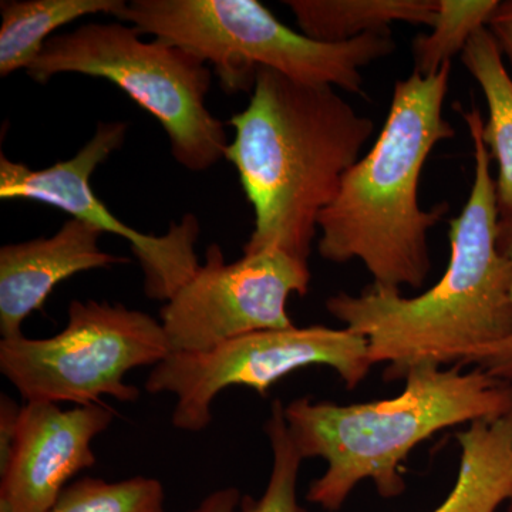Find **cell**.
Segmentation results:
<instances>
[{"mask_svg": "<svg viewBox=\"0 0 512 512\" xmlns=\"http://www.w3.org/2000/svg\"><path fill=\"white\" fill-rule=\"evenodd\" d=\"M127 126L121 121L99 123L94 136L70 160L32 170L0 156V198L43 202L59 208L76 220L87 222L101 232L130 242L144 274L148 298L167 302L195 275L201 264L194 247L200 235V222L187 214L173 222L165 235L141 234L117 220L96 197L90 178L123 146Z\"/></svg>", "mask_w": 512, "mask_h": 512, "instance_id": "10", "label": "cell"}, {"mask_svg": "<svg viewBox=\"0 0 512 512\" xmlns=\"http://www.w3.org/2000/svg\"><path fill=\"white\" fill-rule=\"evenodd\" d=\"M474 148V181L458 217L450 221V259L429 291L367 286L360 295L340 292L326 309L346 329L365 336L373 366L387 365L384 379H404L419 366L474 367L512 336V264L498 248L497 198L491 156L473 104L461 110Z\"/></svg>", "mask_w": 512, "mask_h": 512, "instance_id": "1", "label": "cell"}, {"mask_svg": "<svg viewBox=\"0 0 512 512\" xmlns=\"http://www.w3.org/2000/svg\"><path fill=\"white\" fill-rule=\"evenodd\" d=\"M124 0H6L0 3V76L28 70L55 30L84 16L119 15Z\"/></svg>", "mask_w": 512, "mask_h": 512, "instance_id": "16", "label": "cell"}, {"mask_svg": "<svg viewBox=\"0 0 512 512\" xmlns=\"http://www.w3.org/2000/svg\"><path fill=\"white\" fill-rule=\"evenodd\" d=\"M419 366L403 392L379 402L336 404L299 397L286 404L285 420L303 460L326 461L323 476L309 485L306 500L339 511L362 481H373L383 498L406 490L404 461L440 431L511 412L512 384L480 367L463 372Z\"/></svg>", "mask_w": 512, "mask_h": 512, "instance_id": "4", "label": "cell"}, {"mask_svg": "<svg viewBox=\"0 0 512 512\" xmlns=\"http://www.w3.org/2000/svg\"><path fill=\"white\" fill-rule=\"evenodd\" d=\"M141 36L134 26L89 23L50 37L26 73L42 84L67 73L109 80L160 121L178 164L214 167L229 143L224 123L205 104L210 67L181 47Z\"/></svg>", "mask_w": 512, "mask_h": 512, "instance_id": "6", "label": "cell"}, {"mask_svg": "<svg viewBox=\"0 0 512 512\" xmlns=\"http://www.w3.org/2000/svg\"><path fill=\"white\" fill-rule=\"evenodd\" d=\"M456 440V484L433 512H497L504 504L512 511V410L468 424Z\"/></svg>", "mask_w": 512, "mask_h": 512, "instance_id": "13", "label": "cell"}, {"mask_svg": "<svg viewBox=\"0 0 512 512\" xmlns=\"http://www.w3.org/2000/svg\"><path fill=\"white\" fill-rule=\"evenodd\" d=\"M228 124L235 137L225 158L255 212L244 255L274 248L308 262L320 214L360 160L375 123L335 87L259 67L248 106Z\"/></svg>", "mask_w": 512, "mask_h": 512, "instance_id": "2", "label": "cell"}, {"mask_svg": "<svg viewBox=\"0 0 512 512\" xmlns=\"http://www.w3.org/2000/svg\"><path fill=\"white\" fill-rule=\"evenodd\" d=\"M498 248L512 264V225L500 224ZM474 367H480L504 382L512 384V336L491 350Z\"/></svg>", "mask_w": 512, "mask_h": 512, "instance_id": "20", "label": "cell"}, {"mask_svg": "<svg viewBox=\"0 0 512 512\" xmlns=\"http://www.w3.org/2000/svg\"><path fill=\"white\" fill-rule=\"evenodd\" d=\"M20 412L19 406L12 397L2 394L0 396V467L8 461L16 431H18Z\"/></svg>", "mask_w": 512, "mask_h": 512, "instance_id": "21", "label": "cell"}, {"mask_svg": "<svg viewBox=\"0 0 512 512\" xmlns=\"http://www.w3.org/2000/svg\"><path fill=\"white\" fill-rule=\"evenodd\" d=\"M309 366L335 370L355 389L373 367L369 343L352 330L323 325L262 330L201 353H171L153 367L146 392L175 397V429L200 433L212 421L215 399L229 387H249L266 396L284 377Z\"/></svg>", "mask_w": 512, "mask_h": 512, "instance_id": "8", "label": "cell"}, {"mask_svg": "<svg viewBox=\"0 0 512 512\" xmlns=\"http://www.w3.org/2000/svg\"><path fill=\"white\" fill-rule=\"evenodd\" d=\"M311 285L308 262L281 249H264L225 262L212 244L205 264L160 311L173 353H201L262 330L293 328L289 296H305Z\"/></svg>", "mask_w": 512, "mask_h": 512, "instance_id": "9", "label": "cell"}, {"mask_svg": "<svg viewBox=\"0 0 512 512\" xmlns=\"http://www.w3.org/2000/svg\"><path fill=\"white\" fill-rule=\"evenodd\" d=\"M451 62L424 77L394 84L386 124L375 146L346 173L318 221V251L326 261H360L377 288L420 289L430 275L429 231L446 202L420 207L421 171L431 151L454 137L443 116Z\"/></svg>", "mask_w": 512, "mask_h": 512, "instance_id": "3", "label": "cell"}, {"mask_svg": "<svg viewBox=\"0 0 512 512\" xmlns=\"http://www.w3.org/2000/svg\"><path fill=\"white\" fill-rule=\"evenodd\" d=\"M303 35L342 43L389 30L394 22L433 26L439 0H286Z\"/></svg>", "mask_w": 512, "mask_h": 512, "instance_id": "15", "label": "cell"}, {"mask_svg": "<svg viewBox=\"0 0 512 512\" xmlns=\"http://www.w3.org/2000/svg\"><path fill=\"white\" fill-rule=\"evenodd\" d=\"M487 28L494 36L503 56L507 57L512 69V0L498 3L488 20Z\"/></svg>", "mask_w": 512, "mask_h": 512, "instance_id": "22", "label": "cell"}, {"mask_svg": "<svg viewBox=\"0 0 512 512\" xmlns=\"http://www.w3.org/2000/svg\"><path fill=\"white\" fill-rule=\"evenodd\" d=\"M173 353L160 320L121 303L73 301L66 328L49 338L0 340V372L26 402H136L126 383L137 367L157 366Z\"/></svg>", "mask_w": 512, "mask_h": 512, "instance_id": "7", "label": "cell"}, {"mask_svg": "<svg viewBox=\"0 0 512 512\" xmlns=\"http://www.w3.org/2000/svg\"><path fill=\"white\" fill-rule=\"evenodd\" d=\"M116 419L103 402L63 409L26 402L8 461L0 467V503L10 512H47L70 480L96 464L92 443Z\"/></svg>", "mask_w": 512, "mask_h": 512, "instance_id": "11", "label": "cell"}, {"mask_svg": "<svg viewBox=\"0 0 512 512\" xmlns=\"http://www.w3.org/2000/svg\"><path fill=\"white\" fill-rule=\"evenodd\" d=\"M281 400L272 403L265 434L272 450V470L264 494L242 495L238 512H308L298 501V477L303 458L293 443Z\"/></svg>", "mask_w": 512, "mask_h": 512, "instance_id": "19", "label": "cell"}, {"mask_svg": "<svg viewBox=\"0 0 512 512\" xmlns=\"http://www.w3.org/2000/svg\"><path fill=\"white\" fill-rule=\"evenodd\" d=\"M47 512H165V490L154 477L121 481L84 477L64 488Z\"/></svg>", "mask_w": 512, "mask_h": 512, "instance_id": "18", "label": "cell"}, {"mask_svg": "<svg viewBox=\"0 0 512 512\" xmlns=\"http://www.w3.org/2000/svg\"><path fill=\"white\" fill-rule=\"evenodd\" d=\"M242 495L238 488L224 487L212 491L190 512H238Z\"/></svg>", "mask_w": 512, "mask_h": 512, "instance_id": "23", "label": "cell"}, {"mask_svg": "<svg viewBox=\"0 0 512 512\" xmlns=\"http://www.w3.org/2000/svg\"><path fill=\"white\" fill-rule=\"evenodd\" d=\"M498 0H439L430 35L413 42L414 72L429 77L463 53L471 36L487 26Z\"/></svg>", "mask_w": 512, "mask_h": 512, "instance_id": "17", "label": "cell"}, {"mask_svg": "<svg viewBox=\"0 0 512 512\" xmlns=\"http://www.w3.org/2000/svg\"><path fill=\"white\" fill-rule=\"evenodd\" d=\"M103 232L87 222L67 221L50 238L0 248V333L2 339L23 335L22 325L42 311L60 282L93 269L126 264L127 258L101 251Z\"/></svg>", "mask_w": 512, "mask_h": 512, "instance_id": "12", "label": "cell"}, {"mask_svg": "<svg viewBox=\"0 0 512 512\" xmlns=\"http://www.w3.org/2000/svg\"><path fill=\"white\" fill-rule=\"evenodd\" d=\"M0 512H10L8 505L0 503Z\"/></svg>", "mask_w": 512, "mask_h": 512, "instance_id": "24", "label": "cell"}, {"mask_svg": "<svg viewBox=\"0 0 512 512\" xmlns=\"http://www.w3.org/2000/svg\"><path fill=\"white\" fill-rule=\"evenodd\" d=\"M117 18L211 64L228 93L254 90L259 67L295 82L363 94L362 69L392 55V32L323 43L296 32L258 0H131Z\"/></svg>", "mask_w": 512, "mask_h": 512, "instance_id": "5", "label": "cell"}, {"mask_svg": "<svg viewBox=\"0 0 512 512\" xmlns=\"http://www.w3.org/2000/svg\"><path fill=\"white\" fill-rule=\"evenodd\" d=\"M503 57L487 26L471 36L461 53L464 66L487 101L488 120L481 136L491 160L498 165L495 198L500 224L512 225V76Z\"/></svg>", "mask_w": 512, "mask_h": 512, "instance_id": "14", "label": "cell"}]
</instances>
